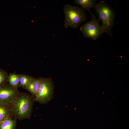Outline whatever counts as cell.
<instances>
[{"instance_id":"cell-1","label":"cell","mask_w":129,"mask_h":129,"mask_svg":"<svg viewBox=\"0 0 129 129\" xmlns=\"http://www.w3.org/2000/svg\"><path fill=\"white\" fill-rule=\"evenodd\" d=\"M34 102L33 98L29 94L20 92L11 105L13 118L20 120L30 119Z\"/></svg>"},{"instance_id":"cell-2","label":"cell","mask_w":129,"mask_h":129,"mask_svg":"<svg viewBox=\"0 0 129 129\" xmlns=\"http://www.w3.org/2000/svg\"><path fill=\"white\" fill-rule=\"evenodd\" d=\"M94 8L99 15L98 20L102 22L104 32L112 38V29L115 17L114 10L104 1L96 3Z\"/></svg>"},{"instance_id":"cell-3","label":"cell","mask_w":129,"mask_h":129,"mask_svg":"<svg viewBox=\"0 0 129 129\" xmlns=\"http://www.w3.org/2000/svg\"><path fill=\"white\" fill-rule=\"evenodd\" d=\"M63 11L65 15L64 25L66 28L70 27L76 28L86 19L85 10L82 8L67 4L64 5Z\"/></svg>"},{"instance_id":"cell-4","label":"cell","mask_w":129,"mask_h":129,"mask_svg":"<svg viewBox=\"0 0 129 129\" xmlns=\"http://www.w3.org/2000/svg\"><path fill=\"white\" fill-rule=\"evenodd\" d=\"M40 85L37 94L33 98L34 102L46 104L53 97L54 86L50 78H39Z\"/></svg>"},{"instance_id":"cell-5","label":"cell","mask_w":129,"mask_h":129,"mask_svg":"<svg viewBox=\"0 0 129 129\" xmlns=\"http://www.w3.org/2000/svg\"><path fill=\"white\" fill-rule=\"evenodd\" d=\"M90 13L92 16L91 20L83 24L80 29L84 37L90 38L96 40L104 33V30L95 15L91 12Z\"/></svg>"},{"instance_id":"cell-6","label":"cell","mask_w":129,"mask_h":129,"mask_svg":"<svg viewBox=\"0 0 129 129\" xmlns=\"http://www.w3.org/2000/svg\"><path fill=\"white\" fill-rule=\"evenodd\" d=\"M19 92L8 83L0 87V102L11 106Z\"/></svg>"},{"instance_id":"cell-7","label":"cell","mask_w":129,"mask_h":129,"mask_svg":"<svg viewBox=\"0 0 129 129\" xmlns=\"http://www.w3.org/2000/svg\"><path fill=\"white\" fill-rule=\"evenodd\" d=\"M40 82V79L32 77L27 84L26 89L29 92L34 98L36 95L39 89Z\"/></svg>"},{"instance_id":"cell-8","label":"cell","mask_w":129,"mask_h":129,"mask_svg":"<svg viewBox=\"0 0 129 129\" xmlns=\"http://www.w3.org/2000/svg\"><path fill=\"white\" fill-rule=\"evenodd\" d=\"M7 118H13L11 106L0 102V123Z\"/></svg>"},{"instance_id":"cell-9","label":"cell","mask_w":129,"mask_h":129,"mask_svg":"<svg viewBox=\"0 0 129 129\" xmlns=\"http://www.w3.org/2000/svg\"><path fill=\"white\" fill-rule=\"evenodd\" d=\"M95 0H75L74 2L77 4L80 5L84 10H87L90 13V9L94 7L96 3Z\"/></svg>"},{"instance_id":"cell-10","label":"cell","mask_w":129,"mask_h":129,"mask_svg":"<svg viewBox=\"0 0 129 129\" xmlns=\"http://www.w3.org/2000/svg\"><path fill=\"white\" fill-rule=\"evenodd\" d=\"M20 75L15 73H10L8 76V84L13 87L18 89L20 86Z\"/></svg>"},{"instance_id":"cell-11","label":"cell","mask_w":129,"mask_h":129,"mask_svg":"<svg viewBox=\"0 0 129 129\" xmlns=\"http://www.w3.org/2000/svg\"><path fill=\"white\" fill-rule=\"evenodd\" d=\"M16 120L7 118L0 123V129H16Z\"/></svg>"},{"instance_id":"cell-12","label":"cell","mask_w":129,"mask_h":129,"mask_svg":"<svg viewBox=\"0 0 129 129\" xmlns=\"http://www.w3.org/2000/svg\"><path fill=\"white\" fill-rule=\"evenodd\" d=\"M32 77V76L24 74L20 75V86L25 89Z\"/></svg>"},{"instance_id":"cell-13","label":"cell","mask_w":129,"mask_h":129,"mask_svg":"<svg viewBox=\"0 0 129 129\" xmlns=\"http://www.w3.org/2000/svg\"><path fill=\"white\" fill-rule=\"evenodd\" d=\"M8 75L6 71L0 69V87L8 83Z\"/></svg>"}]
</instances>
